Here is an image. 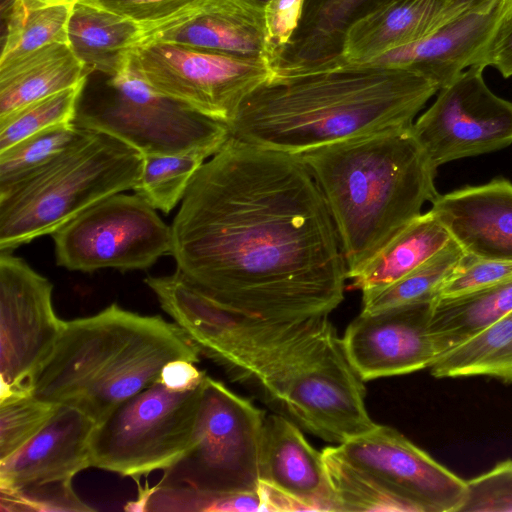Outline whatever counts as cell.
I'll return each instance as SVG.
<instances>
[{
  "mask_svg": "<svg viewBox=\"0 0 512 512\" xmlns=\"http://www.w3.org/2000/svg\"><path fill=\"white\" fill-rule=\"evenodd\" d=\"M272 67L228 127L234 138L291 154L411 126L439 90L413 69L352 63L339 51Z\"/></svg>",
  "mask_w": 512,
  "mask_h": 512,
  "instance_id": "2",
  "label": "cell"
},
{
  "mask_svg": "<svg viewBox=\"0 0 512 512\" xmlns=\"http://www.w3.org/2000/svg\"><path fill=\"white\" fill-rule=\"evenodd\" d=\"M83 130L74 123L55 126L0 152V191L52 161L77 140Z\"/></svg>",
  "mask_w": 512,
  "mask_h": 512,
  "instance_id": "33",
  "label": "cell"
},
{
  "mask_svg": "<svg viewBox=\"0 0 512 512\" xmlns=\"http://www.w3.org/2000/svg\"><path fill=\"white\" fill-rule=\"evenodd\" d=\"M59 405L30 394L0 398V461L29 442L49 421Z\"/></svg>",
  "mask_w": 512,
  "mask_h": 512,
  "instance_id": "34",
  "label": "cell"
},
{
  "mask_svg": "<svg viewBox=\"0 0 512 512\" xmlns=\"http://www.w3.org/2000/svg\"><path fill=\"white\" fill-rule=\"evenodd\" d=\"M336 512H414L411 506L386 490L367 473L346 461L335 447L322 451Z\"/></svg>",
  "mask_w": 512,
  "mask_h": 512,
  "instance_id": "31",
  "label": "cell"
},
{
  "mask_svg": "<svg viewBox=\"0 0 512 512\" xmlns=\"http://www.w3.org/2000/svg\"><path fill=\"white\" fill-rule=\"evenodd\" d=\"M143 33L132 20L77 1L68 24V44L89 75L112 76L126 67Z\"/></svg>",
  "mask_w": 512,
  "mask_h": 512,
  "instance_id": "24",
  "label": "cell"
},
{
  "mask_svg": "<svg viewBox=\"0 0 512 512\" xmlns=\"http://www.w3.org/2000/svg\"><path fill=\"white\" fill-rule=\"evenodd\" d=\"M511 4L512 0H503L489 9L460 13L421 41L388 52L372 63L413 69L440 89L470 66L478 65Z\"/></svg>",
  "mask_w": 512,
  "mask_h": 512,
  "instance_id": "20",
  "label": "cell"
},
{
  "mask_svg": "<svg viewBox=\"0 0 512 512\" xmlns=\"http://www.w3.org/2000/svg\"><path fill=\"white\" fill-rule=\"evenodd\" d=\"M451 237L429 210L408 224L349 279L354 289H382L441 250Z\"/></svg>",
  "mask_w": 512,
  "mask_h": 512,
  "instance_id": "26",
  "label": "cell"
},
{
  "mask_svg": "<svg viewBox=\"0 0 512 512\" xmlns=\"http://www.w3.org/2000/svg\"><path fill=\"white\" fill-rule=\"evenodd\" d=\"M209 158L205 153L143 155L141 175L132 190L155 210L168 214L182 202L192 179Z\"/></svg>",
  "mask_w": 512,
  "mask_h": 512,
  "instance_id": "30",
  "label": "cell"
},
{
  "mask_svg": "<svg viewBox=\"0 0 512 512\" xmlns=\"http://www.w3.org/2000/svg\"><path fill=\"white\" fill-rule=\"evenodd\" d=\"M512 279V262L482 260L467 256L461 267L445 282L440 296L457 295Z\"/></svg>",
  "mask_w": 512,
  "mask_h": 512,
  "instance_id": "41",
  "label": "cell"
},
{
  "mask_svg": "<svg viewBox=\"0 0 512 512\" xmlns=\"http://www.w3.org/2000/svg\"><path fill=\"white\" fill-rule=\"evenodd\" d=\"M200 0H78L140 24L144 29L168 21Z\"/></svg>",
  "mask_w": 512,
  "mask_h": 512,
  "instance_id": "40",
  "label": "cell"
},
{
  "mask_svg": "<svg viewBox=\"0 0 512 512\" xmlns=\"http://www.w3.org/2000/svg\"><path fill=\"white\" fill-rule=\"evenodd\" d=\"M145 42L264 59V8L252 0H200L178 16L144 29L139 44Z\"/></svg>",
  "mask_w": 512,
  "mask_h": 512,
  "instance_id": "17",
  "label": "cell"
},
{
  "mask_svg": "<svg viewBox=\"0 0 512 512\" xmlns=\"http://www.w3.org/2000/svg\"><path fill=\"white\" fill-rule=\"evenodd\" d=\"M258 385L283 414L325 441L339 445L377 425L366 409L363 380L337 333Z\"/></svg>",
  "mask_w": 512,
  "mask_h": 512,
  "instance_id": "10",
  "label": "cell"
},
{
  "mask_svg": "<svg viewBox=\"0 0 512 512\" xmlns=\"http://www.w3.org/2000/svg\"><path fill=\"white\" fill-rule=\"evenodd\" d=\"M430 370L436 378L489 376L512 382V311L474 338L441 355Z\"/></svg>",
  "mask_w": 512,
  "mask_h": 512,
  "instance_id": "27",
  "label": "cell"
},
{
  "mask_svg": "<svg viewBox=\"0 0 512 512\" xmlns=\"http://www.w3.org/2000/svg\"><path fill=\"white\" fill-rule=\"evenodd\" d=\"M473 65L440 88L411 129L434 169L512 143V102L494 94Z\"/></svg>",
  "mask_w": 512,
  "mask_h": 512,
  "instance_id": "13",
  "label": "cell"
},
{
  "mask_svg": "<svg viewBox=\"0 0 512 512\" xmlns=\"http://www.w3.org/2000/svg\"><path fill=\"white\" fill-rule=\"evenodd\" d=\"M103 75V74H102ZM102 82L87 79L74 124L107 134L149 154L205 153L214 155L230 137L226 123L150 87L126 67Z\"/></svg>",
  "mask_w": 512,
  "mask_h": 512,
  "instance_id": "7",
  "label": "cell"
},
{
  "mask_svg": "<svg viewBox=\"0 0 512 512\" xmlns=\"http://www.w3.org/2000/svg\"><path fill=\"white\" fill-rule=\"evenodd\" d=\"M142 164L139 151L84 129L52 161L0 191V252L51 235L97 202L132 190Z\"/></svg>",
  "mask_w": 512,
  "mask_h": 512,
  "instance_id": "5",
  "label": "cell"
},
{
  "mask_svg": "<svg viewBox=\"0 0 512 512\" xmlns=\"http://www.w3.org/2000/svg\"><path fill=\"white\" fill-rule=\"evenodd\" d=\"M129 61L157 92L227 125L245 98L273 71L262 58L238 57L165 42L137 45L130 51Z\"/></svg>",
  "mask_w": 512,
  "mask_h": 512,
  "instance_id": "12",
  "label": "cell"
},
{
  "mask_svg": "<svg viewBox=\"0 0 512 512\" xmlns=\"http://www.w3.org/2000/svg\"><path fill=\"white\" fill-rule=\"evenodd\" d=\"M89 76L68 43H53L0 64V118L76 86Z\"/></svg>",
  "mask_w": 512,
  "mask_h": 512,
  "instance_id": "23",
  "label": "cell"
},
{
  "mask_svg": "<svg viewBox=\"0 0 512 512\" xmlns=\"http://www.w3.org/2000/svg\"><path fill=\"white\" fill-rule=\"evenodd\" d=\"M95 426L80 410L59 405L29 442L0 461V489L72 481L91 467L89 442Z\"/></svg>",
  "mask_w": 512,
  "mask_h": 512,
  "instance_id": "18",
  "label": "cell"
},
{
  "mask_svg": "<svg viewBox=\"0 0 512 512\" xmlns=\"http://www.w3.org/2000/svg\"><path fill=\"white\" fill-rule=\"evenodd\" d=\"M144 281L200 355L235 380L259 384L336 333L328 316L271 321L226 309L197 291L178 271Z\"/></svg>",
  "mask_w": 512,
  "mask_h": 512,
  "instance_id": "6",
  "label": "cell"
},
{
  "mask_svg": "<svg viewBox=\"0 0 512 512\" xmlns=\"http://www.w3.org/2000/svg\"><path fill=\"white\" fill-rule=\"evenodd\" d=\"M73 5H33L23 0H2L5 30L0 64L49 44L68 43Z\"/></svg>",
  "mask_w": 512,
  "mask_h": 512,
  "instance_id": "28",
  "label": "cell"
},
{
  "mask_svg": "<svg viewBox=\"0 0 512 512\" xmlns=\"http://www.w3.org/2000/svg\"><path fill=\"white\" fill-rule=\"evenodd\" d=\"M253 2H255L256 4H258L259 6H261L262 8H264L266 6V4L270 1V0H252Z\"/></svg>",
  "mask_w": 512,
  "mask_h": 512,
  "instance_id": "47",
  "label": "cell"
},
{
  "mask_svg": "<svg viewBox=\"0 0 512 512\" xmlns=\"http://www.w3.org/2000/svg\"><path fill=\"white\" fill-rule=\"evenodd\" d=\"M202 382L188 391L155 382L121 403L91 434V467L139 481L172 466L190 445Z\"/></svg>",
  "mask_w": 512,
  "mask_h": 512,
  "instance_id": "9",
  "label": "cell"
},
{
  "mask_svg": "<svg viewBox=\"0 0 512 512\" xmlns=\"http://www.w3.org/2000/svg\"><path fill=\"white\" fill-rule=\"evenodd\" d=\"M171 228L176 271L226 309L299 321L343 301L338 235L297 154L230 136L192 179Z\"/></svg>",
  "mask_w": 512,
  "mask_h": 512,
  "instance_id": "1",
  "label": "cell"
},
{
  "mask_svg": "<svg viewBox=\"0 0 512 512\" xmlns=\"http://www.w3.org/2000/svg\"><path fill=\"white\" fill-rule=\"evenodd\" d=\"M380 0H318L308 15V34L301 55L333 53L347 25Z\"/></svg>",
  "mask_w": 512,
  "mask_h": 512,
  "instance_id": "36",
  "label": "cell"
},
{
  "mask_svg": "<svg viewBox=\"0 0 512 512\" xmlns=\"http://www.w3.org/2000/svg\"><path fill=\"white\" fill-rule=\"evenodd\" d=\"M52 283L12 252H0L1 396L29 394L64 320L54 311Z\"/></svg>",
  "mask_w": 512,
  "mask_h": 512,
  "instance_id": "14",
  "label": "cell"
},
{
  "mask_svg": "<svg viewBox=\"0 0 512 512\" xmlns=\"http://www.w3.org/2000/svg\"><path fill=\"white\" fill-rule=\"evenodd\" d=\"M460 13L449 0H380L347 25L339 53L352 63H372L421 41Z\"/></svg>",
  "mask_w": 512,
  "mask_h": 512,
  "instance_id": "21",
  "label": "cell"
},
{
  "mask_svg": "<svg viewBox=\"0 0 512 512\" xmlns=\"http://www.w3.org/2000/svg\"><path fill=\"white\" fill-rule=\"evenodd\" d=\"M56 263L70 271L144 270L173 249L172 228L143 198L117 193L51 234Z\"/></svg>",
  "mask_w": 512,
  "mask_h": 512,
  "instance_id": "11",
  "label": "cell"
},
{
  "mask_svg": "<svg viewBox=\"0 0 512 512\" xmlns=\"http://www.w3.org/2000/svg\"><path fill=\"white\" fill-rule=\"evenodd\" d=\"M199 356L175 322L113 303L96 314L64 320L29 394L74 407L99 424L121 403L157 382L166 363H197Z\"/></svg>",
  "mask_w": 512,
  "mask_h": 512,
  "instance_id": "4",
  "label": "cell"
},
{
  "mask_svg": "<svg viewBox=\"0 0 512 512\" xmlns=\"http://www.w3.org/2000/svg\"><path fill=\"white\" fill-rule=\"evenodd\" d=\"M0 511H94L75 493L72 481L0 489Z\"/></svg>",
  "mask_w": 512,
  "mask_h": 512,
  "instance_id": "37",
  "label": "cell"
},
{
  "mask_svg": "<svg viewBox=\"0 0 512 512\" xmlns=\"http://www.w3.org/2000/svg\"><path fill=\"white\" fill-rule=\"evenodd\" d=\"M411 126L297 154L323 195L348 279L419 217L424 203L439 195L434 184L437 170Z\"/></svg>",
  "mask_w": 512,
  "mask_h": 512,
  "instance_id": "3",
  "label": "cell"
},
{
  "mask_svg": "<svg viewBox=\"0 0 512 512\" xmlns=\"http://www.w3.org/2000/svg\"><path fill=\"white\" fill-rule=\"evenodd\" d=\"M138 484V497L136 500L129 501L125 504L124 510L129 512H147L148 503L152 497V495L157 490V485L150 487L148 483L142 487L137 481Z\"/></svg>",
  "mask_w": 512,
  "mask_h": 512,
  "instance_id": "44",
  "label": "cell"
},
{
  "mask_svg": "<svg viewBox=\"0 0 512 512\" xmlns=\"http://www.w3.org/2000/svg\"><path fill=\"white\" fill-rule=\"evenodd\" d=\"M459 512H512V460L467 480Z\"/></svg>",
  "mask_w": 512,
  "mask_h": 512,
  "instance_id": "38",
  "label": "cell"
},
{
  "mask_svg": "<svg viewBox=\"0 0 512 512\" xmlns=\"http://www.w3.org/2000/svg\"><path fill=\"white\" fill-rule=\"evenodd\" d=\"M260 482L303 501L311 511L336 512L322 452L314 449L286 416L265 417Z\"/></svg>",
  "mask_w": 512,
  "mask_h": 512,
  "instance_id": "22",
  "label": "cell"
},
{
  "mask_svg": "<svg viewBox=\"0 0 512 512\" xmlns=\"http://www.w3.org/2000/svg\"><path fill=\"white\" fill-rule=\"evenodd\" d=\"M26 3L33 5H60V4H74L78 0H23Z\"/></svg>",
  "mask_w": 512,
  "mask_h": 512,
  "instance_id": "46",
  "label": "cell"
},
{
  "mask_svg": "<svg viewBox=\"0 0 512 512\" xmlns=\"http://www.w3.org/2000/svg\"><path fill=\"white\" fill-rule=\"evenodd\" d=\"M147 511L169 512H247L265 511L261 494L256 492L216 493L185 487H158Z\"/></svg>",
  "mask_w": 512,
  "mask_h": 512,
  "instance_id": "35",
  "label": "cell"
},
{
  "mask_svg": "<svg viewBox=\"0 0 512 512\" xmlns=\"http://www.w3.org/2000/svg\"><path fill=\"white\" fill-rule=\"evenodd\" d=\"M433 301L361 311L350 322L341 341L363 381L408 374L435 363L439 353L429 330Z\"/></svg>",
  "mask_w": 512,
  "mask_h": 512,
  "instance_id": "16",
  "label": "cell"
},
{
  "mask_svg": "<svg viewBox=\"0 0 512 512\" xmlns=\"http://www.w3.org/2000/svg\"><path fill=\"white\" fill-rule=\"evenodd\" d=\"M86 81L1 117L0 152L43 130L74 123L77 104Z\"/></svg>",
  "mask_w": 512,
  "mask_h": 512,
  "instance_id": "32",
  "label": "cell"
},
{
  "mask_svg": "<svg viewBox=\"0 0 512 512\" xmlns=\"http://www.w3.org/2000/svg\"><path fill=\"white\" fill-rule=\"evenodd\" d=\"M195 363L185 360H172L164 365L157 382L174 391H188L197 388L206 373L200 371Z\"/></svg>",
  "mask_w": 512,
  "mask_h": 512,
  "instance_id": "43",
  "label": "cell"
},
{
  "mask_svg": "<svg viewBox=\"0 0 512 512\" xmlns=\"http://www.w3.org/2000/svg\"><path fill=\"white\" fill-rule=\"evenodd\" d=\"M510 311L512 279L436 298L431 307L429 330L439 357L474 338Z\"/></svg>",
  "mask_w": 512,
  "mask_h": 512,
  "instance_id": "25",
  "label": "cell"
},
{
  "mask_svg": "<svg viewBox=\"0 0 512 512\" xmlns=\"http://www.w3.org/2000/svg\"><path fill=\"white\" fill-rule=\"evenodd\" d=\"M265 417L206 374L190 445L156 485L216 493L258 491Z\"/></svg>",
  "mask_w": 512,
  "mask_h": 512,
  "instance_id": "8",
  "label": "cell"
},
{
  "mask_svg": "<svg viewBox=\"0 0 512 512\" xmlns=\"http://www.w3.org/2000/svg\"><path fill=\"white\" fill-rule=\"evenodd\" d=\"M334 447L414 512H459L464 503L466 480L391 427L377 424Z\"/></svg>",
  "mask_w": 512,
  "mask_h": 512,
  "instance_id": "15",
  "label": "cell"
},
{
  "mask_svg": "<svg viewBox=\"0 0 512 512\" xmlns=\"http://www.w3.org/2000/svg\"><path fill=\"white\" fill-rule=\"evenodd\" d=\"M478 65L491 66L504 78L512 76V4L500 20Z\"/></svg>",
  "mask_w": 512,
  "mask_h": 512,
  "instance_id": "42",
  "label": "cell"
},
{
  "mask_svg": "<svg viewBox=\"0 0 512 512\" xmlns=\"http://www.w3.org/2000/svg\"><path fill=\"white\" fill-rule=\"evenodd\" d=\"M430 211L467 256L512 262V183L494 179L438 197Z\"/></svg>",
  "mask_w": 512,
  "mask_h": 512,
  "instance_id": "19",
  "label": "cell"
},
{
  "mask_svg": "<svg viewBox=\"0 0 512 512\" xmlns=\"http://www.w3.org/2000/svg\"><path fill=\"white\" fill-rule=\"evenodd\" d=\"M466 258V253L451 238L441 250L401 279L382 289L362 292L361 311L376 312L435 300Z\"/></svg>",
  "mask_w": 512,
  "mask_h": 512,
  "instance_id": "29",
  "label": "cell"
},
{
  "mask_svg": "<svg viewBox=\"0 0 512 512\" xmlns=\"http://www.w3.org/2000/svg\"><path fill=\"white\" fill-rule=\"evenodd\" d=\"M306 0H270L264 7V60L275 66L299 27Z\"/></svg>",
  "mask_w": 512,
  "mask_h": 512,
  "instance_id": "39",
  "label": "cell"
},
{
  "mask_svg": "<svg viewBox=\"0 0 512 512\" xmlns=\"http://www.w3.org/2000/svg\"><path fill=\"white\" fill-rule=\"evenodd\" d=\"M503 0H449V2L458 10L478 11L492 8Z\"/></svg>",
  "mask_w": 512,
  "mask_h": 512,
  "instance_id": "45",
  "label": "cell"
}]
</instances>
